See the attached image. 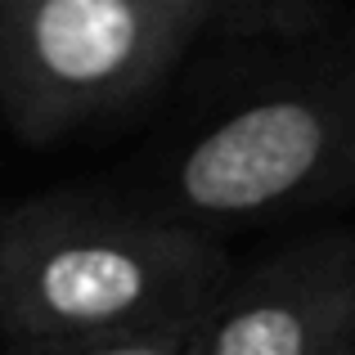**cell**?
Masks as SVG:
<instances>
[{
	"mask_svg": "<svg viewBox=\"0 0 355 355\" xmlns=\"http://www.w3.org/2000/svg\"><path fill=\"white\" fill-rule=\"evenodd\" d=\"M230 279L211 230L157 207L45 193L0 216L5 342L207 320Z\"/></svg>",
	"mask_w": 355,
	"mask_h": 355,
	"instance_id": "obj_1",
	"label": "cell"
},
{
	"mask_svg": "<svg viewBox=\"0 0 355 355\" xmlns=\"http://www.w3.org/2000/svg\"><path fill=\"white\" fill-rule=\"evenodd\" d=\"M347 333H355V230H320L234 270L202 355H329Z\"/></svg>",
	"mask_w": 355,
	"mask_h": 355,
	"instance_id": "obj_4",
	"label": "cell"
},
{
	"mask_svg": "<svg viewBox=\"0 0 355 355\" xmlns=\"http://www.w3.org/2000/svg\"><path fill=\"white\" fill-rule=\"evenodd\" d=\"M189 18L198 32L239 36H302L324 18V0H153Z\"/></svg>",
	"mask_w": 355,
	"mask_h": 355,
	"instance_id": "obj_5",
	"label": "cell"
},
{
	"mask_svg": "<svg viewBox=\"0 0 355 355\" xmlns=\"http://www.w3.org/2000/svg\"><path fill=\"white\" fill-rule=\"evenodd\" d=\"M324 5H329V0H324Z\"/></svg>",
	"mask_w": 355,
	"mask_h": 355,
	"instance_id": "obj_8",
	"label": "cell"
},
{
	"mask_svg": "<svg viewBox=\"0 0 355 355\" xmlns=\"http://www.w3.org/2000/svg\"><path fill=\"white\" fill-rule=\"evenodd\" d=\"M329 355H355V333H347V338L338 342V347H333Z\"/></svg>",
	"mask_w": 355,
	"mask_h": 355,
	"instance_id": "obj_7",
	"label": "cell"
},
{
	"mask_svg": "<svg viewBox=\"0 0 355 355\" xmlns=\"http://www.w3.org/2000/svg\"><path fill=\"white\" fill-rule=\"evenodd\" d=\"M193 36L153 0H0V113L59 144L157 90Z\"/></svg>",
	"mask_w": 355,
	"mask_h": 355,
	"instance_id": "obj_3",
	"label": "cell"
},
{
	"mask_svg": "<svg viewBox=\"0 0 355 355\" xmlns=\"http://www.w3.org/2000/svg\"><path fill=\"white\" fill-rule=\"evenodd\" d=\"M207 320L157 324V329H126V333H86V338L9 342V355H202Z\"/></svg>",
	"mask_w": 355,
	"mask_h": 355,
	"instance_id": "obj_6",
	"label": "cell"
},
{
	"mask_svg": "<svg viewBox=\"0 0 355 355\" xmlns=\"http://www.w3.org/2000/svg\"><path fill=\"white\" fill-rule=\"evenodd\" d=\"M355 193V59H311L189 130L157 211L189 225H266Z\"/></svg>",
	"mask_w": 355,
	"mask_h": 355,
	"instance_id": "obj_2",
	"label": "cell"
}]
</instances>
